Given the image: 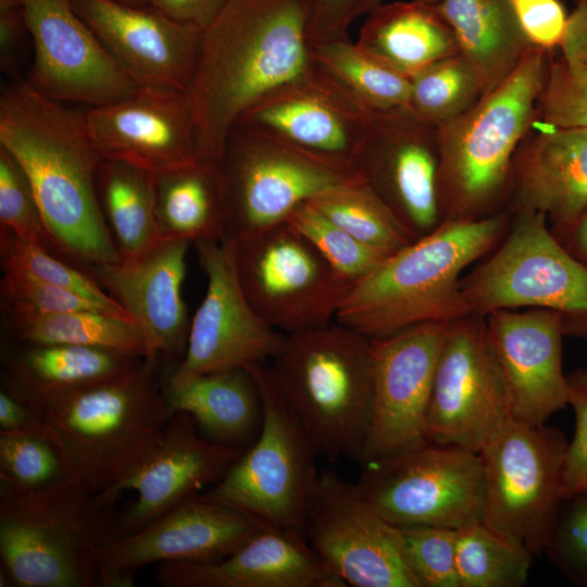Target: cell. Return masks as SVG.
<instances>
[{
    "label": "cell",
    "mask_w": 587,
    "mask_h": 587,
    "mask_svg": "<svg viewBox=\"0 0 587 587\" xmlns=\"http://www.w3.org/2000/svg\"><path fill=\"white\" fill-rule=\"evenodd\" d=\"M532 127L587 128V61L549 57Z\"/></svg>",
    "instance_id": "7bdbcfd3"
},
{
    "label": "cell",
    "mask_w": 587,
    "mask_h": 587,
    "mask_svg": "<svg viewBox=\"0 0 587 587\" xmlns=\"http://www.w3.org/2000/svg\"><path fill=\"white\" fill-rule=\"evenodd\" d=\"M360 0H312L311 40L346 38Z\"/></svg>",
    "instance_id": "816d5d0a"
},
{
    "label": "cell",
    "mask_w": 587,
    "mask_h": 587,
    "mask_svg": "<svg viewBox=\"0 0 587 587\" xmlns=\"http://www.w3.org/2000/svg\"><path fill=\"white\" fill-rule=\"evenodd\" d=\"M34 61L26 82L59 102L118 101L139 86L117 65L71 0H20Z\"/></svg>",
    "instance_id": "d6986e66"
},
{
    "label": "cell",
    "mask_w": 587,
    "mask_h": 587,
    "mask_svg": "<svg viewBox=\"0 0 587 587\" xmlns=\"http://www.w3.org/2000/svg\"><path fill=\"white\" fill-rule=\"evenodd\" d=\"M351 165L414 240L442 222L437 128L408 108L373 114Z\"/></svg>",
    "instance_id": "ac0fdd59"
},
{
    "label": "cell",
    "mask_w": 587,
    "mask_h": 587,
    "mask_svg": "<svg viewBox=\"0 0 587 587\" xmlns=\"http://www.w3.org/2000/svg\"><path fill=\"white\" fill-rule=\"evenodd\" d=\"M161 384L170 413L189 414L209 440L246 449L257 438L263 403L248 367L191 374L173 366Z\"/></svg>",
    "instance_id": "f546056e"
},
{
    "label": "cell",
    "mask_w": 587,
    "mask_h": 587,
    "mask_svg": "<svg viewBox=\"0 0 587 587\" xmlns=\"http://www.w3.org/2000/svg\"><path fill=\"white\" fill-rule=\"evenodd\" d=\"M561 54L587 61V0H577L576 9L569 16L567 33Z\"/></svg>",
    "instance_id": "11a10c76"
},
{
    "label": "cell",
    "mask_w": 587,
    "mask_h": 587,
    "mask_svg": "<svg viewBox=\"0 0 587 587\" xmlns=\"http://www.w3.org/2000/svg\"><path fill=\"white\" fill-rule=\"evenodd\" d=\"M89 138L104 160L159 176L198 162L186 91L138 87L129 96L85 113Z\"/></svg>",
    "instance_id": "44dd1931"
},
{
    "label": "cell",
    "mask_w": 587,
    "mask_h": 587,
    "mask_svg": "<svg viewBox=\"0 0 587 587\" xmlns=\"http://www.w3.org/2000/svg\"><path fill=\"white\" fill-rule=\"evenodd\" d=\"M115 502L77 480L34 491L0 484V586H99Z\"/></svg>",
    "instance_id": "52a82bcc"
},
{
    "label": "cell",
    "mask_w": 587,
    "mask_h": 587,
    "mask_svg": "<svg viewBox=\"0 0 587 587\" xmlns=\"http://www.w3.org/2000/svg\"><path fill=\"white\" fill-rule=\"evenodd\" d=\"M362 466L358 491L396 526L459 529L483 521L485 480L477 452L426 441Z\"/></svg>",
    "instance_id": "7c38bea8"
},
{
    "label": "cell",
    "mask_w": 587,
    "mask_h": 587,
    "mask_svg": "<svg viewBox=\"0 0 587 587\" xmlns=\"http://www.w3.org/2000/svg\"><path fill=\"white\" fill-rule=\"evenodd\" d=\"M312 0H227L201 32L186 90L199 162L217 163L253 104L312 71Z\"/></svg>",
    "instance_id": "6da1fadb"
},
{
    "label": "cell",
    "mask_w": 587,
    "mask_h": 587,
    "mask_svg": "<svg viewBox=\"0 0 587 587\" xmlns=\"http://www.w3.org/2000/svg\"><path fill=\"white\" fill-rule=\"evenodd\" d=\"M76 480L62 452L50 440L0 429V484L42 490Z\"/></svg>",
    "instance_id": "60d3db41"
},
{
    "label": "cell",
    "mask_w": 587,
    "mask_h": 587,
    "mask_svg": "<svg viewBox=\"0 0 587 587\" xmlns=\"http://www.w3.org/2000/svg\"><path fill=\"white\" fill-rule=\"evenodd\" d=\"M459 53L476 72L483 95L498 86L534 48L509 0H440L436 3Z\"/></svg>",
    "instance_id": "1f68e13d"
},
{
    "label": "cell",
    "mask_w": 587,
    "mask_h": 587,
    "mask_svg": "<svg viewBox=\"0 0 587 587\" xmlns=\"http://www.w3.org/2000/svg\"><path fill=\"white\" fill-rule=\"evenodd\" d=\"M234 254L249 303L283 334L332 323L353 285L285 222L234 240Z\"/></svg>",
    "instance_id": "4fadbf2b"
},
{
    "label": "cell",
    "mask_w": 587,
    "mask_h": 587,
    "mask_svg": "<svg viewBox=\"0 0 587 587\" xmlns=\"http://www.w3.org/2000/svg\"><path fill=\"white\" fill-rule=\"evenodd\" d=\"M316 64L373 113L408 108L410 78L375 59L349 37L313 45Z\"/></svg>",
    "instance_id": "d590c367"
},
{
    "label": "cell",
    "mask_w": 587,
    "mask_h": 587,
    "mask_svg": "<svg viewBox=\"0 0 587 587\" xmlns=\"http://www.w3.org/2000/svg\"><path fill=\"white\" fill-rule=\"evenodd\" d=\"M533 559L483 521L457 529L460 587H522Z\"/></svg>",
    "instance_id": "74e56055"
},
{
    "label": "cell",
    "mask_w": 587,
    "mask_h": 587,
    "mask_svg": "<svg viewBox=\"0 0 587 587\" xmlns=\"http://www.w3.org/2000/svg\"><path fill=\"white\" fill-rule=\"evenodd\" d=\"M515 18L533 47L551 52L561 49L569 16L560 0H509Z\"/></svg>",
    "instance_id": "681fc988"
},
{
    "label": "cell",
    "mask_w": 587,
    "mask_h": 587,
    "mask_svg": "<svg viewBox=\"0 0 587 587\" xmlns=\"http://www.w3.org/2000/svg\"><path fill=\"white\" fill-rule=\"evenodd\" d=\"M217 166L225 237L234 240L285 222L296 208L325 191L362 180L351 168L243 122L228 132Z\"/></svg>",
    "instance_id": "9c48e42d"
},
{
    "label": "cell",
    "mask_w": 587,
    "mask_h": 587,
    "mask_svg": "<svg viewBox=\"0 0 587 587\" xmlns=\"http://www.w3.org/2000/svg\"><path fill=\"white\" fill-rule=\"evenodd\" d=\"M1 326L2 337L13 341L89 346L146 357L138 325L100 311L45 314L1 308Z\"/></svg>",
    "instance_id": "836d02e7"
},
{
    "label": "cell",
    "mask_w": 587,
    "mask_h": 587,
    "mask_svg": "<svg viewBox=\"0 0 587 587\" xmlns=\"http://www.w3.org/2000/svg\"><path fill=\"white\" fill-rule=\"evenodd\" d=\"M511 417L485 316L469 314L450 321L436 367L426 440L479 453Z\"/></svg>",
    "instance_id": "9a60e30c"
},
{
    "label": "cell",
    "mask_w": 587,
    "mask_h": 587,
    "mask_svg": "<svg viewBox=\"0 0 587 587\" xmlns=\"http://www.w3.org/2000/svg\"><path fill=\"white\" fill-rule=\"evenodd\" d=\"M307 203L385 258L414 241L394 212L363 180L325 191Z\"/></svg>",
    "instance_id": "8d00e7d4"
},
{
    "label": "cell",
    "mask_w": 587,
    "mask_h": 587,
    "mask_svg": "<svg viewBox=\"0 0 587 587\" xmlns=\"http://www.w3.org/2000/svg\"><path fill=\"white\" fill-rule=\"evenodd\" d=\"M126 4L135 5V7H146L148 4V0H117Z\"/></svg>",
    "instance_id": "680465c9"
},
{
    "label": "cell",
    "mask_w": 587,
    "mask_h": 587,
    "mask_svg": "<svg viewBox=\"0 0 587 587\" xmlns=\"http://www.w3.org/2000/svg\"><path fill=\"white\" fill-rule=\"evenodd\" d=\"M400 528L408 562L420 587H460L457 529L425 525Z\"/></svg>",
    "instance_id": "f6af8a7d"
},
{
    "label": "cell",
    "mask_w": 587,
    "mask_h": 587,
    "mask_svg": "<svg viewBox=\"0 0 587 587\" xmlns=\"http://www.w3.org/2000/svg\"><path fill=\"white\" fill-rule=\"evenodd\" d=\"M98 191L121 259L138 257L164 239L155 214L154 176L129 164L103 159Z\"/></svg>",
    "instance_id": "e575fe53"
},
{
    "label": "cell",
    "mask_w": 587,
    "mask_h": 587,
    "mask_svg": "<svg viewBox=\"0 0 587 587\" xmlns=\"http://www.w3.org/2000/svg\"><path fill=\"white\" fill-rule=\"evenodd\" d=\"M227 0H148V4L168 17L204 30Z\"/></svg>",
    "instance_id": "db71d44e"
},
{
    "label": "cell",
    "mask_w": 587,
    "mask_h": 587,
    "mask_svg": "<svg viewBox=\"0 0 587 587\" xmlns=\"http://www.w3.org/2000/svg\"><path fill=\"white\" fill-rule=\"evenodd\" d=\"M490 255L461 278L470 314L545 309L565 336L587 338V264L553 235L545 214L520 210Z\"/></svg>",
    "instance_id": "ba28073f"
},
{
    "label": "cell",
    "mask_w": 587,
    "mask_h": 587,
    "mask_svg": "<svg viewBox=\"0 0 587 587\" xmlns=\"http://www.w3.org/2000/svg\"><path fill=\"white\" fill-rule=\"evenodd\" d=\"M33 411L52 428L76 480L92 492L108 490L141 464L172 416L159 367L145 359Z\"/></svg>",
    "instance_id": "8992f818"
},
{
    "label": "cell",
    "mask_w": 587,
    "mask_h": 587,
    "mask_svg": "<svg viewBox=\"0 0 587 587\" xmlns=\"http://www.w3.org/2000/svg\"><path fill=\"white\" fill-rule=\"evenodd\" d=\"M561 242L577 259L587 264V212Z\"/></svg>",
    "instance_id": "9f6ffc18"
},
{
    "label": "cell",
    "mask_w": 587,
    "mask_h": 587,
    "mask_svg": "<svg viewBox=\"0 0 587 587\" xmlns=\"http://www.w3.org/2000/svg\"><path fill=\"white\" fill-rule=\"evenodd\" d=\"M373 114L316 64L305 75L262 98L237 122L264 128L353 171L352 159Z\"/></svg>",
    "instance_id": "d4e9b609"
},
{
    "label": "cell",
    "mask_w": 587,
    "mask_h": 587,
    "mask_svg": "<svg viewBox=\"0 0 587 587\" xmlns=\"http://www.w3.org/2000/svg\"><path fill=\"white\" fill-rule=\"evenodd\" d=\"M509 223L507 212L442 221L354 283L335 321L375 339L417 324L469 315L462 274L497 246Z\"/></svg>",
    "instance_id": "3957f363"
},
{
    "label": "cell",
    "mask_w": 587,
    "mask_h": 587,
    "mask_svg": "<svg viewBox=\"0 0 587 587\" xmlns=\"http://www.w3.org/2000/svg\"><path fill=\"white\" fill-rule=\"evenodd\" d=\"M0 429L36 435L58 446L46 420L3 389H0Z\"/></svg>",
    "instance_id": "f5cc1de1"
},
{
    "label": "cell",
    "mask_w": 587,
    "mask_h": 587,
    "mask_svg": "<svg viewBox=\"0 0 587 587\" xmlns=\"http://www.w3.org/2000/svg\"><path fill=\"white\" fill-rule=\"evenodd\" d=\"M567 382L575 426L565 452L564 499L577 495L587 497V369L567 374Z\"/></svg>",
    "instance_id": "c3c4849f"
},
{
    "label": "cell",
    "mask_w": 587,
    "mask_h": 587,
    "mask_svg": "<svg viewBox=\"0 0 587 587\" xmlns=\"http://www.w3.org/2000/svg\"><path fill=\"white\" fill-rule=\"evenodd\" d=\"M155 214L163 238L221 240L226 235L217 163L196 164L154 177Z\"/></svg>",
    "instance_id": "d6a6232c"
},
{
    "label": "cell",
    "mask_w": 587,
    "mask_h": 587,
    "mask_svg": "<svg viewBox=\"0 0 587 587\" xmlns=\"http://www.w3.org/2000/svg\"><path fill=\"white\" fill-rule=\"evenodd\" d=\"M567 442L555 426L511 417L479 452L483 522L534 558L545 553L564 500Z\"/></svg>",
    "instance_id": "30bf717a"
},
{
    "label": "cell",
    "mask_w": 587,
    "mask_h": 587,
    "mask_svg": "<svg viewBox=\"0 0 587 587\" xmlns=\"http://www.w3.org/2000/svg\"><path fill=\"white\" fill-rule=\"evenodd\" d=\"M544 554L571 584L587 587L586 496L562 501Z\"/></svg>",
    "instance_id": "bcb514c9"
},
{
    "label": "cell",
    "mask_w": 587,
    "mask_h": 587,
    "mask_svg": "<svg viewBox=\"0 0 587 587\" xmlns=\"http://www.w3.org/2000/svg\"><path fill=\"white\" fill-rule=\"evenodd\" d=\"M410 83L409 111L435 128L463 114L483 96L476 72L460 53L427 65Z\"/></svg>",
    "instance_id": "f35d334b"
},
{
    "label": "cell",
    "mask_w": 587,
    "mask_h": 587,
    "mask_svg": "<svg viewBox=\"0 0 587 587\" xmlns=\"http://www.w3.org/2000/svg\"><path fill=\"white\" fill-rule=\"evenodd\" d=\"M0 147L22 166L60 258L86 273L121 260L100 204L103 159L85 113L37 92L25 78L0 96Z\"/></svg>",
    "instance_id": "7a4b0ae2"
},
{
    "label": "cell",
    "mask_w": 587,
    "mask_h": 587,
    "mask_svg": "<svg viewBox=\"0 0 587 587\" xmlns=\"http://www.w3.org/2000/svg\"><path fill=\"white\" fill-rule=\"evenodd\" d=\"M0 301L1 308L22 312L45 314L104 312L99 305L78 294L13 270L3 271L0 280Z\"/></svg>",
    "instance_id": "7dc6e473"
},
{
    "label": "cell",
    "mask_w": 587,
    "mask_h": 587,
    "mask_svg": "<svg viewBox=\"0 0 587 587\" xmlns=\"http://www.w3.org/2000/svg\"><path fill=\"white\" fill-rule=\"evenodd\" d=\"M268 379L330 462L360 463L373 403L372 339L339 323L284 334Z\"/></svg>",
    "instance_id": "277c9868"
},
{
    "label": "cell",
    "mask_w": 587,
    "mask_h": 587,
    "mask_svg": "<svg viewBox=\"0 0 587 587\" xmlns=\"http://www.w3.org/2000/svg\"><path fill=\"white\" fill-rule=\"evenodd\" d=\"M191 241L164 238L149 251L114 263L91 266L92 276L138 325L145 340V360L183 359L190 321L183 299L186 255Z\"/></svg>",
    "instance_id": "603a6c76"
},
{
    "label": "cell",
    "mask_w": 587,
    "mask_h": 587,
    "mask_svg": "<svg viewBox=\"0 0 587 587\" xmlns=\"http://www.w3.org/2000/svg\"><path fill=\"white\" fill-rule=\"evenodd\" d=\"M164 587H346L295 529L265 526L229 555L207 563L164 562Z\"/></svg>",
    "instance_id": "4316f807"
},
{
    "label": "cell",
    "mask_w": 587,
    "mask_h": 587,
    "mask_svg": "<svg viewBox=\"0 0 587 587\" xmlns=\"http://www.w3.org/2000/svg\"><path fill=\"white\" fill-rule=\"evenodd\" d=\"M262 397L260 432L205 494L266 525L304 535L308 502L319 471L316 449L273 388L266 363L247 365Z\"/></svg>",
    "instance_id": "8fae6325"
},
{
    "label": "cell",
    "mask_w": 587,
    "mask_h": 587,
    "mask_svg": "<svg viewBox=\"0 0 587 587\" xmlns=\"http://www.w3.org/2000/svg\"><path fill=\"white\" fill-rule=\"evenodd\" d=\"M28 38L20 0H0V68L10 80L21 78L20 67Z\"/></svg>",
    "instance_id": "f907efd6"
},
{
    "label": "cell",
    "mask_w": 587,
    "mask_h": 587,
    "mask_svg": "<svg viewBox=\"0 0 587 587\" xmlns=\"http://www.w3.org/2000/svg\"><path fill=\"white\" fill-rule=\"evenodd\" d=\"M304 536L347 586L420 587L401 528L380 516L355 484L335 472L317 474L305 511Z\"/></svg>",
    "instance_id": "5bb4252c"
},
{
    "label": "cell",
    "mask_w": 587,
    "mask_h": 587,
    "mask_svg": "<svg viewBox=\"0 0 587 587\" xmlns=\"http://www.w3.org/2000/svg\"><path fill=\"white\" fill-rule=\"evenodd\" d=\"M534 128L513 159L510 213L545 214L561 241L587 212V128Z\"/></svg>",
    "instance_id": "83f0119b"
},
{
    "label": "cell",
    "mask_w": 587,
    "mask_h": 587,
    "mask_svg": "<svg viewBox=\"0 0 587 587\" xmlns=\"http://www.w3.org/2000/svg\"><path fill=\"white\" fill-rule=\"evenodd\" d=\"M1 389L36 410L47 402L117 376L142 358L109 349L27 344L1 338Z\"/></svg>",
    "instance_id": "f1b7e54d"
},
{
    "label": "cell",
    "mask_w": 587,
    "mask_h": 587,
    "mask_svg": "<svg viewBox=\"0 0 587 587\" xmlns=\"http://www.w3.org/2000/svg\"><path fill=\"white\" fill-rule=\"evenodd\" d=\"M208 283L190 320L185 354L174 367L200 374L266 363L279 350L284 334L268 325L249 303L240 286L234 240L192 243Z\"/></svg>",
    "instance_id": "ffe728a7"
},
{
    "label": "cell",
    "mask_w": 587,
    "mask_h": 587,
    "mask_svg": "<svg viewBox=\"0 0 587 587\" xmlns=\"http://www.w3.org/2000/svg\"><path fill=\"white\" fill-rule=\"evenodd\" d=\"M449 322L372 339L373 403L361 465L427 441L426 417Z\"/></svg>",
    "instance_id": "e0dca14e"
},
{
    "label": "cell",
    "mask_w": 587,
    "mask_h": 587,
    "mask_svg": "<svg viewBox=\"0 0 587 587\" xmlns=\"http://www.w3.org/2000/svg\"><path fill=\"white\" fill-rule=\"evenodd\" d=\"M285 223L308 240L351 284L363 278L385 259L307 202L296 208Z\"/></svg>",
    "instance_id": "b9f144b4"
},
{
    "label": "cell",
    "mask_w": 587,
    "mask_h": 587,
    "mask_svg": "<svg viewBox=\"0 0 587 587\" xmlns=\"http://www.w3.org/2000/svg\"><path fill=\"white\" fill-rule=\"evenodd\" d=\"M485 322L512 417L541 425L569 407L567 375L562 369L565 332L561 315L534 308L499 310L486 315Z\"/></svg>",
    "instance_id": "cb8c5ba5"
},
{
    "label": "cell",
    "mask_w": 587,
    "mask_h": 587,
    "mask_svg": "<svg viewBox=\"0 0 587 587\" xmlns=\"http://www.w3.org/2000/svg\"><path fill=\"white\" fill-rule=\"evenodd\" d=\"M549 54L532 48L498 86L437 128L442 221L503 212L513 159L532 128Z\"/></svg>",
    "instance_id": "5b68a950"
},
{
    "label": "cell",
    "mask_w": 587,
    "mask_h": 587,
    "mask_svg": "<svg viewBox=\"0 0 587 587\" xmlns=\"http://www.w3.org/2000/svg\"><path fill=\"white\" fill-rule=\"evenodd\" d=\"M0 228L59 257L29 180L18 162L0 147ZM60 258V257H59Z\"/></svg>",
    "instance_id": "ee69618b"
},
{
    "label": "cell",
    "mask_w": 587,
    "mask_h": 587,
    "mask_svg": "<svg viewBox=\"0 0 587 587\" xmlns=\"http://www.w3.org/2000/svg\"><path fill=\"white\" fill-rule=\"evenodd\" d=\"M243 450L209 440L189 414L174 413L154 451L103 491L115 501L124 491L133 490L137 496L116 513L104 545L140 529L205 486H213Z\"/></svg>",
    "instance_id": "7402d4cb"
},
{
    "label": "cell",
    "mask_w": 587,
    "mask_h": 587,
    "mask_svg": "<svg viewBox=\"0 0 587 587\" xmlns=\"http://www.w3.org/2000/svg\"><path fill=\"white\" fill-rule=\"evenodd\" d=\"M265 526L207 494H197L140 529L97 552L99 587H130L138 570L164 562L221 560Z\"/></svg>",
    "instance_id": "2e32d148"
},
{
    "label": "cell",
    "mask_w": 587,
    "mask_h": 587,
    "mask_svg": "<svg viewBox=\"0 0 587 587\" xmlns=\"http://www.w3.org/2000/svg\"><path fill=\"white\" fill-rule=\"evenodd\" d=\"M355 43L409 78L459 53L453 32L437 4L422 0L382 3L367 14Z\"/></svg>",
    "instance_id": "4dcf8cb0"
},
{
    "label": "cell",
    "mask_w": 587,
    "mask_h": 587,
    "mask_svg": "<svg viewBox=\"0 0 587 587\" xmlns=\"http://www.w3.org/2000/svg\"><path fill=\"white\" fill-rule=\"evenodd\" d=\"M103 47L139 87L186 91L192 78L201 30L151 5L117 0H71Z\"/></svg>",
    "instance_id": "484cf974"
},
{
    "label": "cell",
    "mask_w": 587,
    "mask_h": 587,
    "mask_svg": "<svg viewBox=\"0 0 587 587\" xmlns=\"http://www.w3.org/2000/svg\"><path fill=\"white\" fill-rule=\"evenodd\" d=\"M422 1H425V2L432 3V4H436L440 0H422ZM384 2H385V0H360L358 7L355 9L354 17L357 18V17H360L362 15H367L372 10H374L375 8H377L378 5H380Z\"/></svg>",
    "instance_id": "6f0895ef"
},
{
    "label": "cell",
    "mask_w": 587,
    "mask_h": 587,
    "mask_svg": "<svg viewBox=\"0 0 587 587\" xmlns=\"http://www.w3.org/2000/svg\"><path fill=\"white\" fill-rule=\"evenodd\" d=\"M0 263L2 271L13 270L30 274L83 296L108 314L134 322L129 313L88 273L4 228H0Z\"/></svg>",
    "instance_id": "ab89813d"
}]
</instances>
